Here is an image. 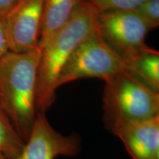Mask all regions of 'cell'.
Here are the masks:
<instances>
[{
	"label": "cell",
	"instance_id": "cell-4",
	"mask_svg": "<svg viewBox=\"0 0 159 159\" xmlns=\"http://www.w3.org/2000/svg\"><path fill=\"white\" fill-rule=\"evenodd\" d=\"M124 70L123 61L106 44L96 27L69 57L57 77L56 88L86 77L100 78L106 82Z\"/></svg>",
	"mask_w": 159,
	"mask_h": 159
},
{
	"label": "cell",
	"instance_id": "cell-7",
	"mask_svg": "<svg viewBox=\"0 0 159 159\" xmlns=\"http://www.w3.org/2000/svg\"><path fill=\"white\" fill-rule=\"evenodd\" d=\"M79 136H64L49 124L45 114L37 113L29 138L17 159H55L75 156L80 150Z\"/></svg>",
	"mask_w": 159,
	"mask_h": 159
},
{
	"label": "cell",
	"instance_id": "cell-15",
	"mask_svg": "<svg viewBox=\"0 0 159 159\" xmlns=\"http://www.w3.org/2000/svg\"><path fill=\"white\" fill-rule=\"evenodd\" d=\"M9 47L4 21L0 20V60L8 52Z\"/></svg>",
	"mask_w": 159,
	"mask_h": 159
},
{
	"label": "cell",
	"instance_id": "cell-9",
	"mask_svg": "<svg viewBox=\"0 0 159 159\" xmlns=\"http://www.w3.org/2000/svg\"><path fill=\"white\" fill-rule=\"evenodd\" d=\"M125 71L151 90L159 92V52L148 46L124 61Z\"/></svg>",
	"mask_w": 159,
	"mask_h": 159
},
{
	"label": "cell",
	"instance_id": "cell-8",
	"mask_svg": "<svg viewBox=\"0 0 159 159\" xmlns=\"http://www.w3.org/2000/svg\"><path fill=\"white\" fill-rule=\"evenodd\" d=\"M133 159H159V116L123 123L112 130Z\"/></svg>",
	"mask_w": 159,
	"mask_h": 159
},
{
	"label": "cell",
	"instance_id": "cell-6",
	"mask_svg": "<svg viewBox=\"0 0 159 159\" xmlns=\"http://www.w3.org/2000/svg\"><path fill=\"white\" fill-rule=\"evenodd\" d=\"M44 0H21L4 20L9 50L26 52L39 49Z\"/></svg>",
	"mask_w": 159,
	"mask_h": 159
},
{
	"label": "cell",
	"instance_id": "cell-14",
	"mask_svg": "<svg viewBox=\"0 0 159 159\" xmlns=\"http://www.w3.org/2000/svg\"><path fill=\"white\" fill-rule=\"evenodd\" d=\"M21 0H0V20L4 21Z\"/></svg>",
	"mask_w": 159,
	"mask_h": 159
},
{
	"label": "cell",
	"instance_id": "cell-11",
	"mask_svg": "<svg viewBox=\"0 0 159 159\" xmlns=\"http://www.w3.org/2000/svg\"><path fill=\"white\" fill-rule=\"evenodd\" d=\"M25 144L7 116L0 110V154L6 159H17Z\"/></svg>",
	"mask_w": 159,
	"mask_h": 159
},
{
	"label": "cell",
	"instance_id": "cell-16",
	"mask_svg": "<svg viewBox=\"0 0 159 159\" xmlns=\"http://www.w3.org/2000/svg\"><path fill=\"white\" fill-rule=\"evenodd\" d=\"M0 159H6V158H5V157H4V156H2V155L0 154Z\"/></svg>",
	"mask_w": 159,
	"mask_h": 159
},
{
	"label": "cell",
	"instance_id": "cell-1",
	"mask_svg": "<svg viewBox=\"0 0 159 159\" xmlns=\"http://www.w3.org/2000/svg\"><path fill=\"white\" fill-rule=\"evenodd\" d=\"M41 49L8 52L0 60V110L26 142L35 117L37 75Z\"/></svg>",
	"mask_w": 159,
	"mask_h": 159
},
{
	"label": "cell",
	"instance_id": "cell-3",
	"mask_svg": "<svg viewBox=\"0 0 159 159\" xmlns=\"http://www.w3.org/2000/svg\"><path fill=\"white\" fill-rule=\"evenodd\" d=\"M103 122L109 131L123 123L159 116V92L122 71L105 82Z\"/></svg>",
	"mask_w": 159,
	"mask_h": 159
},
{
	"label": "cell",
	"instance_id": "cell-2",
	"mask_svg": "<svg viewBox=\"0 0 159 159\" xmlns=\"http://www.w3.org/2000/svg\"><path fill=\"white\" fill-rule=\"evenodd\" d=\"M98 12L85 0L80 2L69 21L41 47L37 75V113H43L54 102L60 72L75 49L97 27Z\"/></svg>",
	"mask_w": 159,
	"mask_h": 159
},
{
	"label": "cell",
	"instance_id": "cell-12",
	"mask_svg": "<svg viewBox=\"0 0 159 159\" xmlns=\"http://www.w3.org/2000/svg\"><path fill=\"white\" fill-rule=\"evenodd\" d=\"M98 13L113 11H134L147 0H85Z\"/></svg>",
	"mask_w": 159,
	"mask_h": 159
},
{
	"label": "cell",
	"instance_id": "cell-10",
	"mask_svg": "<svg viewBox=\"0 0 159 159\" xmlns=\"http://www.w3.org/2000/svg\"><path fill=\"white\" fill-rule=\"evenodd\" d=\"M82 0H44L39 47L63 27Z\"/></svg>",
	"mask_w": 159,
	"mask_h": 159
},
{
	"label": "cell",
	"instance_id": "cell-13",
	"mask_svg": "<svg viewBox=\"0 0 159 159\" xmlns=\"http://www.w3.org/2000/svg\"><path fill=\"white\" fill-rule=\"evenodd\" d=\"M135 11L142 18L149 30L159 25V0H147Z\"/></svg>",
	"mask_w": 159,
	"mask_h": 159
},
{
	"label": "cell",
	"instance_id": "cell-5",
	"mask_svg": "<svg viewBox=\"0 0 159 159\" xmlns=\"http://www.w3.org/2000/svg\"><path fill=\"white\" fill-rule=\"evenodd\" d=\"M97 29L123 62L148 47L144 40L149 30L135 11L98 13Z\"/></svg>",
	"mask_w": 159,
	"mask_h": 159
}]
</instances>
